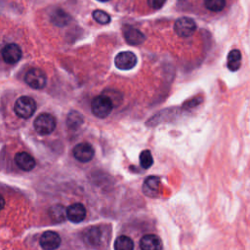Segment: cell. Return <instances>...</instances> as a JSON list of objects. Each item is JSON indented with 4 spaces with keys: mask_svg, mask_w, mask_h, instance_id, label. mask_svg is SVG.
I'll return each mask as SVG.
<instances>
[{
    "mask_svg": "<svg viewBox=\"0 0 250 250\" xmlns=\"http://www.w3.org/2000/svg\"><path fill=\"white\" fill-rule=\"evenodd\" d=\"M113 104L111 100L105 95H100L93 99L91 103L92 113L98 118H105L108 116L113 108Z\"/></svg>",
    "mask_w": 250,
    "mask_h": 250,
    "instance_id": "6da1fadb",
    "label": "cell"
},
{
    "mask_svg": "<svg viewBox=\"0 0 250 250\" xmlns=\"http://www.w3.org/2000/svg\"><path fill=\"white\" fill-rule=\"evenodd\" d=\"M36 110V103L35 101L28 97V96H21L20 97L15 104H14V111L15 113L23 119H27L33 115Z\"/></svg>",
    "mask_w": 250,
    "mask_h": 250,
    "instance_id": "7a4b0ae2",
    "label": "cell"
},
{
    "mask_svg": "<svg viewBox=\"0 0 250 250\" xmlns=\"http://www.w3.org/2000/svg\"><path fill=\"white\" fill-rule=\"evenodd\" d=\"M56 119L50 113H41L34 120L35 131L42 136L51 134L56 128Z\"/></svg>",
    "mask_w": 250,
    "mask_h": 250,
    "instance_id": "3957f363",
    "label": "cell"
},
{
    "mask_svg": "<svg viewBox=\"0 0 250 250\" xmlns=\"http://www.w3.org/2000/svg\"><path fill=\"white\" fill-rule=\"evenodd\" d=\"M25 83L32 89H43L47 84V77L43 70L40 68H30L24 75Z\"/></svg>",
    "mask_w": 250,
    "mask_h": 250,
    "instance_id": "277c9868",
    "label": "cell"
},
{
    "mask_svg": "<svg viewBox=\"0 0 250 250\" xmlns=\"http://www.w3.org/2000/svg\"><path fill=\"white\" fill-rule=\"evenodd\" d=\"M196 29L195 21L188 17L179 18L174 24V30L180 37H189Z\"/></svg>",
    "mask_w": 250,
    "mask_h": 250,
    "instance_id": "5b68a950",
    "label": "cell"
},
{
    "mask_svg": "<svg viewBox=\"0 0 250 250\" xmlns=\"http://www.w3.org/2000/svg\"><path fill=\"white\" fill-rule=\"evenodd\" d=\"M137 57L133 52L123 51L116 55L114 59L115 66L121 70H130L137 63Z\"/></svg>",
    "mask_w": 250,
    "mask_h": 250,
    "instance_id": "8992f818",
    "label": "cell"
},
{
    "mask_svg": "<svg viewBox=\"0 0 250 250\" xmlns=\"http://www.w3.org/2000/svg\"><path fill=\"white\" fill-rule=\"evenodd\" d=\"M1 56L4 62L8 64H15L21 58V49L18 44L10 43L4 46L1 51Z\"/></svg>",
    "mask_w": 250,
    "mask_h": 250,
    "instance_id": "52a82bcc",
    "label": "cell"
},
{
    "mask_svg": "<svg viewBox=\"0 0 250 250\" xmlns=\"http://www.w3.org/2000/svg\"><path fill=\"white\" fill-rule=\"evenodd\" d=\"M61 236L53 230L43 232L40 237V245L44 250H56L61 245Z\"/></svg>",
    "mask_w": 250,
    "mask_h": 250,
    "instance_id": "ba28073f",
    "label": "cell"
},
{
    "mask_svg": "<svg viewBox=\"0 0 250 250\" xmlns=\"http://www.w3.org/2000/svg\"><path fill=\"white\" fill-rule=\"evenodd\" d=\"M73 156L80 162H89L94 157V148L88 143H80L76 145L72 150Z\"/></svg>",
    "mask_w": 250,
    "mask_h": 250,
    "instance_id": "9c48e42d",
    "label": "cell"
},
{
    "mask_svg": "<svg viewBox=\"0 0 250 250\" xmlns=\"http://www.w3.org/2000/svg\"><path fill=\"white\" fill-rule=\"evenodd\" d=\"M162 247L161 239L153 233L145 234L140 240L141 250H162Z\"/></svg>",
    "mask_w": 250,
    "mask_h": 250,
    "instance_id": "30bf717a",
    "label": "cell"
},
{
    "mask_svg": "<svg viewBox=\"0 0 250 250\" xmlns=\"http://www.w3.org/2000/svg\"><path fill=\"white\" fill-rule=\"evenodd\" d=\"M86 217V209L82 203H73L66 209V218L72 223H80Z\"/></svg>",
    "mask_w": 250,
    "mask_h": 250,
    "instance_id": "8fae6325",
    "label": "cell"
},
{
    "mask_svg": "<svg viewBox=\"0 0 250 250\" xmlns=\"http://www.w3.org/2000/svg\"><path fill=\"white\" fill-rule=\"evenodd\" d=\"M123 35H124L126 42L130 45H140L146 39L143 32H141L139 29L129 26V25L124 27Z\"/></svg>",
    "mask_w": 250,
    "mask_h": 250,
    "instance_id": "7c38bea8",
    "label": "cell"
},
{
    "mask_svg": "<svg viewBox=\"0 0 250 250\" xmlns=\"http://www.w3.org/2000/svg\"><path fill=\"white\" fill-rule=\"evenodd\" d=\"M15 162L23 171H31L35 167L34 158L27 152H18L15 155Z\"/></svg>",
    "mask_w": 250,
    "mask_h": 250,
    "instance_id": "4fadbf2b",
    "label": "cell"
},
{
    "mask_svg": "<svg viewBox=\"0 0 250 250\" xmlns=\"http://www.w3.org/2000/svg\"><path fill=\"white\" fill-rule=\"evenodd\" d=\"M160 179L155 176H150L146 179L143 185V191L146 196L155 197L159 192Z\"/></svg>",
    "mask_w": 250,
    "mask_h": 250,
    "instance_id": "5bb4252c",
    "label": "cell"
},
{
    "mask_svg": "<svg viewBox=\"0 0 250 250\" xmlns=\"http://www.w3.org/2000/svg\"><path fill=\"white\" fill-rule=\"evenodd\" d=\"M50 20L55 25L62 27V26H64V25L68 24V22L71 20V17L66 12H64L63 10H62L60 8H57L51 13Z\"/></svg>",
    "mask_w": 250,
    "mask_h": 250,
    "instance_id": "9a60e30c",
    "label": "cell"
},
{
    "mask_svg": "<svg viewBox=\"0 0 250 250\" xmlns=\"http://www.w3.org/2000/svg\"><path fill=\"white\" fill-rule=\"evenodd\" d=\"M102 232L98 228H91L85 231L83 240L85 244L91 247H97L101 243Z\"/></svg>",
    "mask_w": 250,
    "mask_h": 250,
    "instance_id": "2e32d148",
    "label": "cell"
},
{
    "mask_svg": "<svg viewBox=\"0 0 250 250\" xmlns=\"http://www.w3.org/2000/svg\"><path fill=\"white\" fill-rule=\"evenodd\" d=\"M49 217L55 223H62L66 218V209L63 205L56 204L49 209Z\"/></svg>",
    "mask_w": 250,
    "mask_h": 250,
    "instance_id": "e0dca14e",
    "label": "cell"
},
{
    "mask_svg": "<svg viewBox=\"0 0 250 250\" xmlns=\"http://www.w3.org/2000/svg\"><path fill=\"white\" fill-rule=\"evenodd\" d=\"M228 68L230 71H236L241 65V54L240 51L237 49L231 50L228 55L227 61Z\"/></svg>",
    "mask_w": 250,
    "mask_h": 250,
    "instance_id": "ac0fdd59",
    "label": "cell"
},
{
    "mask_svg": "<svg viewBox=\"0 0 250 250\" xmlns=\"http://www.w3.org/2000/svg\"><path fill=\"white\" fill-rule=\"evenodd\" d=\"M134 242L127 235H119L114 241V250H133Z\"/></svg>",
    "mask_w": 250,
    "mask_h": 250,
    "instance_id": "d6986e66",
    "label": "cell"
},
{
    "mask_svg": "<svg viewBox=\"0 0 250 250\" xmlns=\"http://www.w3.org/2000/svg\"><path fill=\"white\" fill-rule=\"evenodd\" d=\"M82 123H83V116L81 115V113H79L78 111H75V110H72L68 113L67 119H66V124L69 128H72V129L77 128Z\"/></svg>",
    "mask_w": 250,
    "mask_h": 250,
    "instance_id": "ffe728a7",
    "label": "cell"
},
{
    "mask_svg": "<svg viewBox=\"0 0 250 250\" xmlns=\"http://www.w3.org/2000/svg\"><path fill=\"white\" fill-rule=\"evenodd\" d=\"M204 6L211 12H220L226 6V0H204Z\"/></svg>",
    "mask_w": 250,
    "mask_h": 250,
    "instance_id": "44dd1931",
    "label": "cell"
},
{
    "mask_svg": "<svg viewBox=\"0 0 250 250\" xmlns=\"http://www.w3.org/2000/svg\"><path fill=\"white\" fill-rule=\"evenodd\" d=\"M153 163V158L148 149H145L140 154V164L144 169H148Z\"/></svg>",
    "mask_w": 250,
    "mask_h": 250,
    "instance_id": "7402d4cb",
    "label": "cell"
},
{
    "mask_svg": "<svg viewBox=\"0 0 250 250\" xmlns=\"http://www.w3.org/2000/svg\"><path fill=\"white\" fill-rule=\"evenodd\" d=\"M92 15H93L94 20L101 24H106L110 21L109 15L102 10H95Z\"/></svg>",
    "mask_w": 250,
    "mask_h": 250,
    "instance_id": "603a6c76",
    "label": "cell"
},
{
    "mask_svg": "<svg viewBox=\"0 0 250 250\" xmlns=\"http://www.w3.org/2000/svg\"><path fill=\"white\" fill-rule=\"evenodd\" d=\"M166 0H147V4L152 9H160Z\"/></svg>",
    "mask_w": 250,
    "mask_h": 250,
    "instance_id": "cb8c5ba5",
    "label": "cell"
},
{
    "mask_svg": "<svg viewBox=\"0 0 250 250\" xmlns=\"http://www.w3.org/2000/svg\"><path fill=\"white\" fill-rule=\"evenodd\" d=\"M4 206H5V199H4V197L0 194V210H2V209L4 208Z\"/></svg>",
    "mask_w": 250,
    "mask_h": 250,
    "instance_id": "d4e9b609",
    "label": "cell"
},
{
    "mask_svg": "<svg viewBox=\"0 0 250 250\" xmlns=\"http://www.w3.org/2000/svg\"><path fill=\"white\" fill-rule=\"evenodd\" d=\"M98 1H100V2H106V1H108V0H98Z\"/></svg>",
    "mask_w": 250,
    "mask_h": 250,
    "instance_id": "484cf974",
    "label": "cell"
}]
</instances>
